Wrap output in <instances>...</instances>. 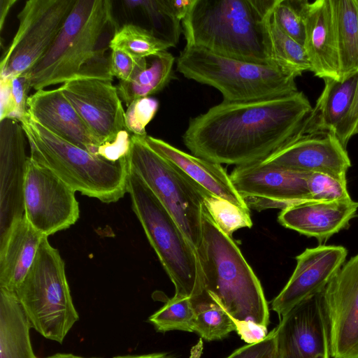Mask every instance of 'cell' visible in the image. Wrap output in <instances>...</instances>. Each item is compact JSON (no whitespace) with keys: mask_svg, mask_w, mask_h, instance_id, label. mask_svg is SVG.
I'll list each match as a JSON object with an SVG mask.
<instances>
[{"mask_svg":"<svg viewBox=\"0 0 358 358\" xmlns=\"http://www.w3.org/2000/svg\"><path fill=\"white\" fill-rule=\"evenodd\" d=\"M312 106L302 92L247 101H227L189 120L182 136L197 157L220 164L260 162L303 135Z\"/></svg>","mask_w":358,"mask_h":358,"instance_id":"6da1fadb","label":"cell"},{"mask_svg":"<svg viewBox=\"0 0 358 358\" xmlns=\"http://www.w3.org/2000/svg\"><path fill=\"white\" fill-rule=\"evenodd\" d=\"M117 29L111 1L76 0L50 48L25 73L31 88L37 91L81 78L113 81L104 53Z\"/></svg>","mask_w":358,"mask_h":358,"instance_id":"7a4b0ae2","label":"cell"},{"mask_svg":"<svg viewBox=\"0 0 358 358\" xmlns=\"http://www.w3.org/2000/svg\"><path fill=\"white\" fill-rule=\"evenodd\" d=\"M277 0H192L182 20L186 45L241 61L275 64L269 19Z\"/></svg>","mask_w":358,"mask_h":358,"instance_id":"3957f363","label":"cell"},{"mask_svg":"<svg viewBox=\"0 0 358 358\" xmlns=\"http://www.w3.org/2000/svg\"><path fill=\"white\" fill-rule=\"evenodd\" d=\"M196 254L202 293L220 305L234 321L267 327L269 310L260 281L238 245L218 227L205 206L202 240Z\"/></svg>","mask_w":358,"mask_h":358,"instance_id":"277c9868","label":"cell"},{"mask_svg":"<svg viewBox=\"0 0 358 358\" xmlns=\"http://www.w3.org/2000/svg\"><path fill=\"white\" fill-rule=\"evenodd\" d=\"M20 122L29 145V157L74 191L106 203L117 201L127 192L126 156L112 161L92 153L52 133L28 113Z\"/></svg>","mask_w":358,"mask_h":358,"instance_id":"5b68a950","label":"cell"},{"mask_svg":"<svg viewBox=\"0 0 358 358\" xmlns=\"http://www.w3.org/2000/svg\"><path fill=\"white\" fill-rule=\"evenodd\" d=\"M185 78L211 86L227 101H247L298 92L296 77L278 65L262 64L224 57L185 45L176 59Z\"/></svg>","mask_w":358,"mask_h":358,"instance_id":"8992f818","label":"cell"},{"mask_svg":"<svg viewBox=\"0 0 358 358\" xmlns=\"http://www.w3.org/2000/svg\"><path fill=\"white\" fill-rule=\"evenodd\" d=\"M127 192L134 213L175 286V295L199 296L203 286L196 250L166 208L129 168Z\"/></svg>","mask_w":358,"mask_h":358,"instance_id":"52a82bcc","label":"cell"},{"mask_svg":"<svg viewBox=\"0 0 358 358\" xmlns=\"http://www.w3.org/2000/svg\"><path fill=\"white\" fill-rule=\"evenodd\" d=\"M31 325L43 337L62 343L79 320L59 251L44 236L35 260L15 292Z\"/></svg>","mask_w":358,"mask_h":358,"instance_id":"ba28073f","label":"cell"},{"mask_svg":"<svg viewBox=\"0 0 358 358\" xmlns=\"http://www.w3.org/2000/svg\"><path fill=\"white\" fill-rule=\"evenodd\" d=\"M128 166L148 185L178 223L196 252L202 240L203 199L209 193L132 135Z\"/></svg>","mask_w":358,"mask_h":358,"instance_id":"9c48e42d","label":"cell"},{"mask_svg":"<svg viewBox=\"0 0 358 358\" xmlns=\"http://www.w3.org/2000/svg\"><path fill=\"white\" fill-rule=\"evenodd\" d=\"M76 0H28L17 15L19 27L0 60V78L28 72L47 53Z\"/></svg>","mask_w":358,"mask_h":358,"instance_id":"30bf717a","label":"cell"},{"mask_svg":"<svg viewBox=\"0 0 358 358\" xmlns=\"http://www.w3.org/2000/svg\"><path fill=\"white\" fill-rule=\"evenodd\" d=\"M74 191L48 169L28 158L24 184V217L48 237L69 228L79 218Z\"/></svg>","mask_w":358,"mask_h":358,"instance_id":"8fae6325","label":"cell"},{"mask_svg":"<svg viewBox=\"0 0 358 358\" xmlns=\"http://www.w3.org/2000/svg\"><path fill=\"white\" fill-rule=\"evenodd\" d=\"M308 173L260 162L236 166L229 176L248 208L262 210L311 201Z\"/></svg>","mask_w":358,"mask_h":358,"instance_id":"7c38bea8","label":"cell"},{"mask_svg":"<svg viewBox=\"0 0 358 358\" xmlns=\"http://www.w3.org/2000/svg\"><path fill=\"white\" fill-rule=\"evenodd\" d=\"M332 358H358V254L323 290Z\"/></svg>","mask_w":358,"mask_h":358,"instance_id":"4fadbf2b","label":"cell"},{"mask_svg":"<svg viewBox=\"0 0 358 358\" xmlns=\"http://www.w3.org/2000/svg\"><path fill=\"white\" fill-rule=\"evenodd\" d=\"M64 96L94 135L104 144L126 129L125 110L112 80L76 78L59 87Z\"/></svg>","mask_w":358,"mask_h":358,"instance_id":"5bb4252c","label":"cell"},{"mask_svg":"<svg viewBox=\"0 0 358 358\" xmlns=\"http://www.w3.org/2000/svg\"><path fill=\"white\" fill-rule=\"evenodd\" d=\"M275 329L281 358H330L323 291L296 306Z\"/></svg>","mask_w":358,"mask_h":358,"instance_id":"9a60e30c","label":"cell"},{"mask_svg":"<svg viewBox=\"0 0 358 358\" xmlns=\"http://www.w3.org/2000/svg\"><path fill=\"white\" fill-rule=\"evenodd\" d=\"M347 255V249L341 245L306 248L296 257L295 269L273 300L271 309L281 319L301 302L322 292L343 265Z\"/></svg>","mask_w":358,"mask_h":358,"instance_id":"2e32d148","label":"cell"},{"mask_svg":"<svg viewBox=\"0 0 358 358\" xmlns=\"http://www.w3.org/2000/svg\"><path fill=\"white\" fill-rule=\"evenodd\" d=\"M302 173H322L342 180L351 162L336 135L330 132L301 135L262 161Z\"/></svg>","mask_w":358,"mask_h":358,"instance_id":"e0dca14e","label":"cell"},{"mask_svg":"<svg viewBox=\"0 0 358 358\" xmlns=\"http://www.w3.org/2000/svg\"><path fill=\"white\" fill-rule=\"evenodd\" d=\"M21 123L0 120V237L24 215V184L29 157Z\"/></svg>","mask_w":358,"mask_h":358,"instance_id":"ac0fdd59","label":"cell"},{"mask_svg":"<svg viewBox=\"0 0 358 358\" xmlns=\"http://www.w3.org/2000/svg\"><path fill=\"white\" fill-rule=\"evenodd\" d=\"M28 115L63 139L97 155L103 145L90 130L59 87L39 90L29 95Z\"/></svg>","mask_w":358,"mask_h":358,"instance_id":"d6986e66","label":"cell"},{"mask_svg":"<svg viewBox=\"0 0 358 358\" xmlns=\"http://www.w3.org/2000/svg\"><path fill=\"white\" fill-rule=\"evenodd\" d=\"M358 202L351 198L330 201H306L282 209L278 217L285 228L313 237L320 243L349 226Z\"/></svg>","mask_w":358,"mask_h":358,"instance_id":"ffe728a7","label":"cell"},{"mask_svg":"<svg viewBox=\"0 0 358 358\" xmlns=\"http://www.w3.org/2000/svg\"><path fill=\"white\" fill-rule=\"evenodd\" d=\"M311 70L322 78L341 80L336 29L331 0L308 1L303 45Z\"/></svg>","mask_w":358,"mask_h":358,"instance_id":"44dd1931","label":"cell"},{"mask_svg":"<svg viewBox=\"0 0 358 358\" xmlns=\"http://www.w3.org/2000/svg\"><path fill=\"white\" fill-rule=\"evenodd\" d=\"M141 137L152 150L210 194L243 209H250L221 164L186 153L162 139L148 135Z\"/></svg>","mask_w":358,"mask_h":358,"instance_id":"7402d4cb","label":"cell"},{"mask_svg":"<svg viewBox=\"0 0 358 358\" xmlns=\"http://www.w3.org/2000/svg\"><path fill=\"white\" fill-rule=\"evenodd\" d=\"M45 236L24 215L0 237V288L15 292L31 268Z\"/></svg>","mask_w":358,"mask_h":358,"instance_id":"603a6c76","label":"cell"},{"mask_svg":"<svg viewBox=\"0 0 358 358\" xmlns=\"http://www.w3.org/2000/svg\"><path fill=\"white\" fill-rule=\"evenodd\" d=\"M324 87L308 117L303 134L335 131L352 107L358 73L344 80L325 78Z\"/></svg>","mask_w":358,"mask_h":358,"instance_id":"cb8c5ba5","label":"cell"},{"mask_svg":"<svg viewBox=\"0 0 358 358\" xmlns=\"http://www.w3.org/2000/svg\"><path fill=\"white\" fill-rule=\"evenodd\" d=\"M31 328L15 294L0 288V358H37Z\"/></svg>","mask_w":358,"mask_h":358,"instance_id":"d4e9b609","label":"cell"},{"mask_svg":"<svg viewBox=\"0 0 358 358\" xmlns=\"http://www.w3.org/2000/svg\"><path fill=\"white\" fill-rule=\"evenodd\" d=\"M341 80L358 73V0H331Z\"/></svg>","mask_w":358,"mask_h":358,"instance_id":"484cf974","label":"cell"},{"mask_svg":"<svg viewBox=\"0 0 358 358\" xmlns=\"http://www.w3.org/2000/svg\"><path fill=\"white\" fill-rule=\"evenodd\" d=\"M151 57L148 66L129 82L119 81L118 94L128 106L135 99L148 97L162 90L173 78L175 57L167 50Z\"/></svg>","mask_w":358,"mask_h":358,"instance_id":"4316f807","label":"cell"},{"mask_svg":"<svg viewBox=\"0 0 358 358\" xmlns=\"http://www.w3.org/2000/svg\"><path fill=\"white\" fill-rule=\"evenodd\" d=\"M195 310L193 332L207 341L222 340L236 331L233 318L217 303L202 293L190 299Z\"/></svg>","mask_w":358,"mask_h":358,"instance_id":"83f0119b","label":"cell"},{"mask_svg":"<svg viewBox=\"0 0 358 358\" xmlns=\"http://www.w3.org/2000/svg\"><path fill=\"white\" fill-rule=\"evenodd\" d=\"M123 3L127 8L138 9L143 13L157 38L170 48L177 45L182 31V24L173 15L168 0H126Z\"/></svg>","mask_w":358,"mask_h":358,"instance_id":"f1b7e54d","label":"cell"},{"mask_svg":"<svg viewBox=\"0 0 358 358\" xmlns=\"http://www.w3.org/2000/svg\"><path fill=\"white\" fill-rule=\"evenodd\" d=\"M169 48L150 31L131 23L117 27L109 43L110 50H123L141 58H148Z\"/></svg>","mask_w":358,"mask_h":358,"instance_id":"f546056e","label":"cell"},{"mask_svg":"<svg viewBox=\"0 0 358 358\" xmlns=\"http://www.w3.org/2000/svg\"><path fill=\"white\" fill-rule=\"evenodd\" d=\"M269 31L273 57L278 66L296 78L303 71L311 70L304 46L280 29L272 13L269 19Z\"/></svg>","mask_w":358,"mask_h":358,"instance_id":"4dcf8cb0","label":"cell"},{"mask_svg":"<svg viewBox=\"0 0 358 358\" xmlns=\"http://www.w3.org/2000/svg\"><path fill=\"white\" fill-rule=\"evenodd\" d=\"M195 310L189 297L174 295L149 317L158 332L178 330L193 332Z\"/></svg>","mask_w":358,"mask_h":358,"instance_id":"1f68e13d","label":"cell"},{"mask_svg":"<svg viewBox=\"0 0 358 358\" xmlns=\"http://www.w3.org/2000/svg\"><path fill=\"white\" fill-rule=\"evenodd\" d=\"M31 89L27 73L0 78V120L20 121L28 113V92Z\"/></svg>","mask_w":358,"mask_h":358,"instance_id":"d6a6232c","label":"cell"},{"mask_svg":"<svg viewBox=\"0 0 358 358\" xmlns=\"http://www.w3.org/2000/svg\"><path fill=\"white\" fill-rule=\"evenodd\" d=\"M203 204L218 227L229 236L239 229L252 226L249 209L239 208L210 193L204 197Z\"/></svg>","mask_w":358,"mask_h":358,"instance_id":"836d02e7","label":"cell"},{"mask_svg":"<svg viewBox=\"0 0 358 358\" xmlns=\"http://www.w3.org/2000/svg\"><path fill=\"white\" fill-rule=\"evenodd\" d=\"M306 0H277L272 16L285 34L304 45Z\"/></svg>","mask_w":358,"mask_h":358,"instance_id":"e575fe53","label":"cell"},{"mask_svg":"<svg viewBox=\"0 0 358 358\" xmlns=\"http://www.w3.org/2000/svg\"><path fill=\"white\" fill-rule=\"evenodd\" d=\"M307 185L311 201H330L350 198L347 180L322 173H308Z\"/></svg>","mask_w":358,"mask_h":358,"instance_id":"d590c367","label":"cell"},{"mask_svg":"<svg viewBox=\"0 0 358 358\" xmlns=\"http://www.w3.org/2000/svg\"><path fill=\"white\" fill-rule=\"evenodd\" d=\"M159 108L157 99L148 96L135 99L124 114L125 127L132 135L145 136V127L154 118Z\"/></svg>","mask_w":358,"mask_h":358,"instance_id":"8d00e7d4","label":"cell"},{"mask_svg":"<svg viewBox=\"0 0 358 358\" xmlns=\"http://www.w3.org/2000/svg\"><path fill=\"white\" fill-rule=\"evenodd\" d=\"M147 58L136 57L123 50H110L108 56L109 71L113 77L121 82H129L148 66Z\"/></svg>","mask_w":358,"mask_h":358,"instance_id":"74e56055","label":"cell"},{"mask_svg":"<svg viewBox=\"0 0 358 358\" xmlns=\"http://www.w3.org/2000/svg\"><path fill=\"white\" fill-rule=\"evenodd\" d=\"M227 358H281L276 329L268 334L264 340L243 346Z\"/></svg>","mask_w":358,"mask_h":358,"instance_id":"f35d334b","label":"cell"},{"mask_svg":"<svg viewBox=\"0 0 358 358\" xmlns=\"http://www.w3.org/2000/svg\"><path fill=\"white\" fill-rule=\"evenodd\" d=\"M131 136L127 129L120 131L114 141L106 142L99 148L97 155L112 161L119 160L127 155L130 148Z\"/></svg>","mask_w":358,"mask_h":358,"instance_id":"ab89813d","label":"cell"},{"mask_svg":"<svg viewBox=\"0 0 358 358\" xmlns=\"http://www.w3.org/2000/svg\"><path fill=\"white\" fill-rule=\"evenodd\" d=\"M358 121V81L355 99L350 112L345 118L337 127L335 134L346 148L350 138L354 136V130Z\"/></svg>","mask_w":358,"mask_h":358,"instance_id":"60d3db41","label":"cell"},{"mask_svg":"<svg viewBox=\"0 0 358 358\" xmlns=\"http://www.w3.org/2000/svg\"><path fill=\"white\" fill-rule=\"evenodd\" d=\"M236 332L241 339L252 344L264 340L268 335L267 327L252 321H234Z\"/></svg>","mask_w":358,"mask_h":358,"instance_id":"b9f144b4","label":"cell"},{"mask_svg":"<svg viewBox=\"0 0 358 358\" xmlns=\"http://www.w3.org/2000/svg\"><path fill=\"white\" fill-rule=\"evenodd\" d=\"M170 8L176 16L180 22L186 16L188 10L191 6L192 0H168Z\"/></svg>","mask_w":358,"mask_h":358,"instance_id":"7bdbcfd3","label":"cell"},{"mask_svg":"<svg viewBox=\"0 0 358 358\" xmlns=\"http://www.w3.org/2000/svg\"><path fill=\"white\" fill-rule=\"evenodd\" d=\"M16 0H0V31H2L6 17L13 7L17 2Z\"/></svg>","mask_w":358,"mask_h":358,"instance_id":"ee69618b","label":"cell"},{"mask_svg":"<svg viewBox=\"0 0 358 358\" xmlns=\"http://www.w3.org/2000/svg\"><path fill=\"white\" fill-rule=\"evenodd\" d=\"M113 358H174L165 352L151 353L141 355H122L116 356Z\"/></svg>","mask_w":358,"mask_h":358,"instance_id":"f6af8a7d","label":"cell"},{"mask_svg":"<svg viewBox=\"0 0 358 358\" xmlns=\"http://www.w3.org/2000/svg\"><path fill=\"white\" fill-rule=\"evenodd\" d=\"M45 358H102V357H83L71 353H57Z\"/></svg>","mask_w":358,"mask_h":358,"instance_id":"bcb514c9","label":"cell"},{"mask_svg":"<svg viewBox=\"0 0 358 358\" xmlns=\"http://www.w3.org/2000/svg\"><path fill=\"white\" fill-rule=\"evenodd\" d=\"M358 134V121L354 130L353 135Z\"/></svg>","mask_w":358,"mask_h":358,"instance_id":"7dc6e473","label":"cell"}]
</instances>
